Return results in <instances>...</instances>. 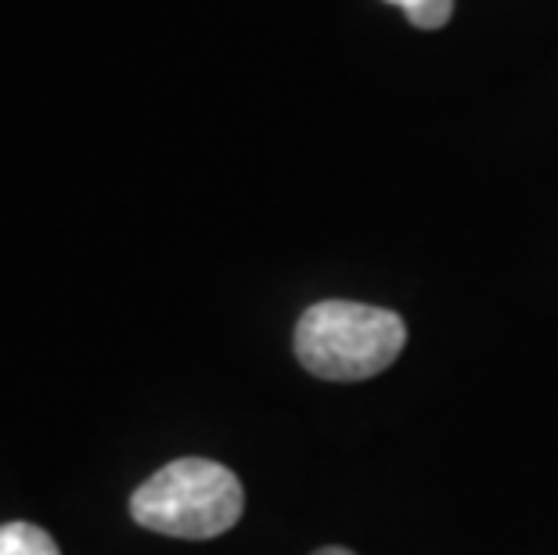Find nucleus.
Here are the masks:
<instances>
[{
  "label": "nucleus",
  "mask_w": 558,
  "mask_h": 555,
  "mask_svg": "<svg viewBox=\"0 0 558 555\" xmlns=\"http://www.w3.org/2000/svg\"><path fill=\"white\" fill-rule=\"evenodd\" d=\"M408 342L403 317L386 306L325 300L303 311L295 325V358L311 375L361 383L386 372Z\"/></svg>",
  "instance_id": "obj_1"
},
{
  "label": "nucleus",
  "mask_w": 558,
  "mask_h": 555,
  "mask_svg": "<svg viewBox=\"0 0 558 555\" xmlns=\"http://www.w3.org/2000/svg\"><path fill=\"white\" fill-rule=\"evenodd\" d=\"M245 512L239 476L209 458H177L148 476L130 498V516L145 530L187 541L220 538Z\"/></svg>",
  "instance_id": "obj_2"
},
{
  "label": "nucleus",
  "mask_w": 558,
  "mask_h": 555,
  "mask_svg": "<svg viewBox=\"0 0 558 555\" xmlns=\"http://www.w3.org/2000/svg\"><path fill=\"white\" fill-rule=\"evenodd\" d=\"M0 555H62L54 538L37 523H4L0 527Z\"/></svg>",
  "instance_id": "obj_3"
},
{
  "label": "nucleus",
  "mask_w": 558,
  "mask_h": 555,
  "mask_svg": "<svg viewBox=\"0 0 558 555\" xmlns=\"http://www.w3.org/2000/svg\"><path fill=\"white\" fill-rule=\"evenodd\" d=\"M386 4H397L418 29H444L454 11V0H386Z\"/></svg>",
  "instance_id": "obj_4"
},
{
  "label": "nucleus",
  "mask_w": 558,
  "mask_h": 555,
  "mask_svg": "<svg viewBox=\"0 0 558 555\" xmlns=\"http://www.w3.org/2000/svg\"><path fill=\"white\" fill-rule=\"evenodd\" d=\"M314 555H353L350 548H339V545H331V548H317Z\"/></svg>",
  "instance_id": "obj_5"
}]
</instances>
